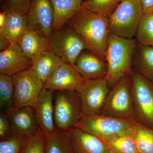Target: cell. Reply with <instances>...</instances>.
Instances as JSON below:
<instances>
[{
	"label": "cell",
	"instance_id": "6da1fadb",
	"mask_svg": "<svg viewBox=\"0 0 153 153\" xmlns=\"http://www.w3.org/2000/svg\"><path fill=\"white\" fill-rule=\"evenodd\" d=\"M67 24L83 38L91 52L105 60L108 18L82 7Z\"/></svg>",
	"mask_w": 153,
	"mask_h": 153
},
{
	"label": "cell",
	"instance_id": "7a4b0ae2",
	"mask_svg": "<svg viewBox=\"0 0 153 153\" xmlns=\"http://www.w3.org/2000/svg\"><path fill=\"white\" fill-rule=\"evenodd\" d=\"M135 41L109 33L105 59L107 73L105 79L110 89L131 73L133 57L136 49Z\"/></svg>",
	"mask_w": 153,
	"mask_h": 153
},
{
	"label": "cell",
	"instance_id": "3957f363",
	"mask_svg": "<svg viewBox=\"0 0 153 153\" xmlns=\"http://www.w3.org/2000/svg\"><path fill=\"white\" fill-rule=\"evenodd\" d=\"M144 14L140 0H123L108 17L110 33L132 39Z\"/></svg>",
	"mask_w": 153,
	"mask_h": 153
},
{
	"label": "cell",
	"instance_id": "277c9868",
	"mask_svg": "<svg viewBox=\"0 0 153 153\" xmlns=\"http://www.w3.org/2000/svg\"><path fill=\"white\" fill-rule=\"evenodd\" d=\"M131 74L124 76L110 89L100 114L137 121L131 93Z\"/></svg>",
	"mask_w": 153,
	"mask_h": 153
},
{
	"label": "cell",
	"instance_id": "5b68a950",
	"mask_svg": "<svg viewBox=\"0 0 153 153\" xmlns=\"http://www.w3.org/2000/svg\"><path fill=\"white\" fill-rule=\"evenodd\" d=\"M136 121L101 114L83 115L75 127L81 129L102 140L116 136L133 134Z\"/></svg>",
	"mask_w": 153,
	"mask_h": 153
},
{
	"label": "cell",
	"instance_id": "8992f818",
	"mask_svg": "<svg viewBox=\"0 0 153 153\" xmlns=\"http://www.w3.org/2000/svg\"><path fill=\"white\" fill-rule=\"evenodd\" d=\"M82 116L76 91H58L54 98V118L59 131L67 132L75 127Z\"/></svg>",
	"mask_w": 153,
	"mask_h": 153
},
{
	"label": "cell",
	"instance_id": "52a82bcc",
	"mask_svg": "<svg viewBox=\"0 0 153 153\" xmlns=\"http://www.w3.org/2000/svg\"><path fill=\"white\" fill-rule=\"evenodd\" d=\"M131 78L137 121L153 130V83L136 70L132 71Z\"/></svg>",
	"mask_w": 153,
	"mask_h": 153
},
{
	"label": "cell",
	"instance_id": "ba28073f",
	"mask_svg": "<svg viewBox=\"0 0 153 153\" xmlns=\"http://www.w3.org/2000/svg\"><path fill=\"white\" fill-rule=\"evenodd\" d=\"M49 49L63 62L74 66L76 59L88 47L83 38L68 27L52 32Z\"/></svg>",
	"mask_w": 153,
	"mask_h": 153
},
{
	"label": "cell",
	"instance_id": "9c48e42d",
	"mask_svg": "<svg viewBox=\"0 0 153 153\" xmlns=\"http://www.w3.org/2000/svg\"><path fill=\"white\" fill-rule=\"evenodd\" d=\"M12 76L14 85V110L24 107H34L44 88V82L30 68Z\"/></svg>",
	"mask_w": 153,
	"mask_h": 153
},
{
	"label": "cell",
	"instance_id": "30bf717a",
	"mask_svg": "<svg viewBox=\"0 0 153 153\" xmlns=\"http://www.w3.org/2000/svg\"><path fill=\"white\" fill-rule=\"evenodd\" d=\"M110 90L105 78L85 79L76 90L83 115L101 114Z\"/></svg>",
	"mask_w": 153,
	"mask_h": 153
},
{
	"label": "cell",
	"instance_id": "8fae6325",
	"mask_svg": "<svg viewBox=\"0 0 153 153\" xmlns=\"http://www.w3.org/2000/svg\"><path fill=\"white\" fill-rule=\"evenodd\" d=\"M28 28L49 38L52 33L53 10L50 0H32L27 14Z\"/></svg>",
	"mask_w": 153,
	"mask_h": 153
},
{
	"label": "cell",
	"instance_id": "7c38bea8",
	"mask_svg": "<svg viewBox=\"0 0 153 153\" xmlns=\"http://www.w3.org/2000/svg\"><path fill=\"white\" fill-rule=\"evenodd\" d=\"M74 66L63 62L44 83V88L54 91H76L85 81Z\"/></svg>",
	"mask_w": 153,
	"mask_h": 153
},
{
	"label": "cell",
	"instance_id": "4fadbf2b",
	"mask_svg": "<svg viewBox=\"0 0 153 153\" xmlns=\"http://www.w3.org/2000/svg\"><path fill=\"white\" fill-rule=\"evenodd\" d=\"M32 60L24 54L18 43L11 42L0 53L1 74L13 76L31 68Z\"/></svg>",
	"mask_w": 153,
	"mask_h": 153
},
{
	"label": "cell",
	"instance_id": "5bb4252c",
	"mask_svg": "<svg viewBox=\"0 0 153 153\" xmlns=\"http://www.w3.org/2000/svg\"><path fill=\"white\" fill-rule=\"evenodd\" d=\"M53 91L44 88L33 108L38 126L46 134L57 129L54 122Z\"/></svg>",
	"mask_w": 153,
	"mask_h": 153
},
{
	"label": "cell",
	"instance_id": "9a60e30c",
	"mask_svg": "<svg viewBox=\"0 0 153 153\" xmlns=\"http://www.w3.org/2000/svg\"><path fill=\"white\" fill-rule=\"evenodd\" d=\"M74 153H109L105 144L92 134L74 127L67 131Z\"/></svg>",
	"mask_w": 153,
	"mask_h": 153
},
{
	"label": "cell",
	"instance_id": "2e32d148",
	"mask_svg": "<svg viewBox=\"0 0 153 153\" xmlns=\"http://www.w3.org/2000/svg\"><path fill=\"white\" fill-rule=\"evenodd\" d=\"M8 117L13 135L25 137L35 134L39 130L33 107H24L15 110Z\"/></svg>",
	"mask_w": 153,
	"mask_h": 153
},
{
	"label": "cell",
	"instance_id": "e0dca14e",
	"mask_svg": "<svg viewBox=\"0 0 153 153\" xmlns=\"http://www.w3.org/2000/svg\"><path fill=\"white\" fill-rule=\"evenodd\" d=\"M74 67L86 79L105 78L107 73L105 61L91 52H82L76 59Z\"/></svg>",
	"mask_w": 153,
	"mask_h": 153
},
{
	"label": "cell",
	"instance_id": "ac0fdd59",
	"mask_svg": "<svg viewBox=\"0 0 153 153\" xmlns=\"http://www.w3.org/2000/svg\"><path fill=\"white\" fill-rule=\"evenodd\" d=\"M85 0H50L53 8L52 32L60 30L82 8Z\"/></svg>",
	"mask_w": 153,
	"mask_h": 153
},
{
	"label": "cell",
	"instance_id": "d6986e66",
	"mask_svg": "<svg viewBox=\"0 0 153 153\" xmlns=\"http://www.w3.org/2000/svg\"><path fill=\"white\" fill-rule=\"evenodd\" d=\"M7 10L5 23L0 28V38L19 44L28 28L27 15Z\"/></svg>",
	"mask_w": 153,
	"mask_h": 153
},
{
	"label": "cell",
	"instance_id": "ffe728a7",
	"mask_svg": "<svg viewBox=\"0 0 153 153\" xmlns=\"http://www.w3.org/2000/svg\"><path fill=\"white\" fill-rule=\"evenodd\" d=\"M19 44L24 54L32 61L50 49L49 38L28 28Z\"/></svg>",
	"mask_w": 153,
	"mask_h": 153
},
{
	"label": "cell",
	"instance_id": "44dd1931",
	"mask_svg": "<svg viewBox=\"0 0 153 153\" xmlns=\"http://www.w3.org/2000/svg\"><path fill=\"white\" fill-rule=\"evenodd\" d=\"M63 62L49 49L32 61L30 68L44 83Z\"/></svg>",
	"mask_w": 153,
	"mask_h": 153
},
{
	"label": "cell",
	"instance_id": "7402d4cb",
	"mask_svg": "<svg viewBox=\"0 0 153 153\" xmlns=\"http://www.w3.org/2000/svg\"><path fill=\"white\" fill-rule=\"evenodd\" d=\"M135 50L132 60L135 70L153 83V47L141 44Z\"/></svg>",
	"mask_w": 153,
	"mask_h": 153
},
{
	"label": "cell",
	"instance_id": "603a6c76",
	"mask_svg": "<svg viewBox=\"0 0 153 153\" xmlns=\"http://www.w3.org/2000/svg\"><path fill=\"white\" fill-rule=\"evenodd\" d=\"M45 153H74L67 132L56 129L52 133L47 134Z\"/></svg>",
	"mask_w": 153,
	"mask_h": 153
},
{
	"label": "cell",
	"instance_id": "cb8c5ba5",
	"mask_svg": "<svg viewBox=\"0 0 153 153\" xmlns=\"http://www.w3.org/2000/svg\"><path fill=\"white\" fill-rule=\"evenodd\" d=\"M14 85L12 76L0 74V108L8 116L14 111Z\"/></svg>",
	"mask_w": 153,
	"mask_h": 153
},
{
	"label": "cell",
	"instance_id": "d4e9b609",
	"mask_svg": "<svg viewBox=\"0 0 153 153\" xmlns=\"http://www.w3.org/2000/svg\"><path fill=\"white\" fill-rule=\"evenodd\" d=\"M133 136L138 153H153V130L136 121Z\"/></svg>",
	"mask_w": 153,
	"mask_h": 153
},
{
	"label": "cell",
	"instance_id": "484cf974",
	"mask_svg": "<svg viewBox=\"0 0 153 153\" xmlns=\"http://www.w3.org/2000/svg\"><path fill=\"white\" fill-rule=\"evenodd\" d=\"M113 153H138L133 134L116 136L102 139Z\"/></svg>",
	"mask_w": 153,
	"mask_h": 153
},
{
	"label": "cell",
	"instance_id": "4316f807",
	"mask_svg": "<svg viewBox=\"0 0 153 153\" xmlns=\"http://www.w3.org/2000/svg\"><path fill=\"white\" fill-rule=\"evenodd\" d=\"M47 134L39 128L35 134L25 137L20 153H45Z\"/></svg>",
	"mask_w": 153,
	"mask_h": 153
},
{
	"label": "cell",
	"instance_id": "83f0119b",
	"mask_svg": "<svg viewBox=\"0 0 153 153\" xmlns=\"http://www.w3.org/2000/svg\"><path fill=\"white\" fill-rule=\"evenodd\" d=\"M123 0H85L82 7L108 18Z\"/></svg>",
	"mask_w": 153,
	"mask_h": 153
},
{
	"label": "cell",
	"instance_id": "f1b7e54d",
	"mask_svg": "<svg viewBox=\"0 0 153 153\" xmlns=\"http://www.w3.org/2000/svg\"><path fill=\"white\" fill-rule=\"evenodd\" d=\"M136 36L141 45L153 47V13L144 14Z\"/></svg>",
	"mask_w": 153,
	"mask_h": 153
},
{
	"label": "cell",
	"instance_id": "f546056e",
	"mask_svg": "<svg viewBox=\"0 0 153 153\" xmlns=\"http://www.w3.org/2000/svg\"><path fill=\"white\" fill-rule=\"evenodd\" d=\"M25 137L13 135L0 142V153H20Z\"/></svg>",
	"mask_w": 153,
	"mask_h": 153
},
{
	"label": "cell",
	"instance_id": "4dcf8cb0",
	"mask_svg": "<svg viewBox=\"0 0 153 153\" xmlns=\"http://www.w3.org/2000/svg\"><path fill=\"white\" fill-rule=\"evenodd\" d=\"M5 9L9 11L26 14L28 13L32 0H3Z\"/></svg>",
	"mask_w": 153,
	"mask_h": 153
},
{
	"label": "cell",
	"instance_id": "1f68e13d",
	"mask_svg": "<svg viewBox=\"0 0 153 153\" xmlns=\"http://www.w3.org/2000/svg\"><path fill=\"white\" fill-rule=\"evenodd\" d=\"M13 134L7 115L1 112L0 113V139L1 140L7 139Z\"/></svg>",
	"mask_w": 153,
	"mask_h": 153
},
{
	"label": "cell",
	"instance_id": "d6a6232c",
	"mask_svg": "<svg viewBox=\"0 0 153 153\" xmlns=\"http://www.w3.org/2000/svg\"><path fill=\"white\" fill-rule=\"evenodd\" d=\"M144 14L153 13V0H140Z\"/></svg>",
	"mask_w": 153,
	"mask_h": 153
},
{
	"label": "cell",
	"instance_id": "836d02e7",
	"mask_svg": "<svg viewBox=\"0 0 153 153\" xmlns=\"http://www.w3.org/2000/svg\"><path fill=\"white\" fill-rule=\"evenodd\" d=\"M109 153H113L111 152H109Z\"/></svg>",
	"mask_w": 153,
	"mask_h": 153
}]
</instances>
